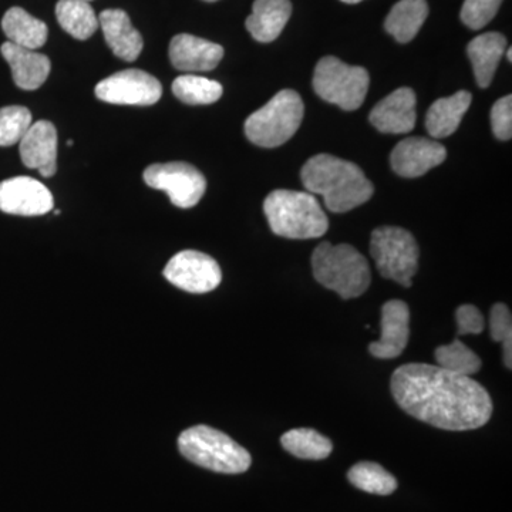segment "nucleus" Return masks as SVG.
Here are the masks:
<instances>
[{"label":"nucleus","instance_id":"f257e3e1","mask_svg":"<svg viewBox=\"0 0 512 512\" xmlns=\"http://www.w3.org/2000/svg\"><path fill=\"white\" fill-rule=\"evenodd\" d=\"M390 387L400 409L437 429L476 430L493 416V400L480 383L437 365L400 366Z\"/></svg>","mask_w":512,"mask_h":512},{"label":"nucleus","instance_id":"f03ea898","mask_svg":"<svg viewBox=\"0 0 512 512\" xmlns=\"http://www.w3.org/2000/svg\"><path fill=\"white\" fill-rule=\"evenodd\" d=\"M301 177L306 190L322 195L326 208L336 214L360 207L375 192L362 168L329 154L309 158L303 165Z\"/></svg>","mask_w":512,"mask_h":512},{"label":"nucleus","instance_id":"7ed1b4c3","mask_svg":"<svg viewBox=\"0 0 512 512\" xmlns=\"http://www.w3.org/2000/svg\"><path fill=\"white\" fill-rule=\"evenodd\" d=\"M264 211L269 227L278 237L313 239L328 232V217L311 192H271L264 202Z\"/></svg>","mask_w":512,"mask_h":512},{"label":"nucleus","instance_id":"20e7f679","mask_svg":"<svg viewBox=\"0 0 512 512\" xmlns=\"http://www.w3.org/2000/svg\"><path fill=\"white\" fill-rule=\"evenodd\" d=\"M312 269L320 285L338 293L345 301L362 296L372 281L367 259L348 244H319L313 251Z\"/></svg>","mask_w":512,"mask_h":512},{"label":"nucleus","instance_id":"39448f33","mask_svg":"<svg viewBox=\"0 0 512 512\" xmlns=\"http://www.w3.org/2000/svg\"><path fill=\"white\" fill-rule=\"evenodd\" d=\"M178 450L195 466L221 474H242L251 467L248 450L227 434L210 426H195L183 431Z\"/></svg>","mask_w":512,"mask_h":512},{"label":"nucleus","instance_id":"423d86ee","mask_svg":"<svg viewBox=\"0 0 512 512\" xmlns=\"http://www.w3.org/2000/svg\"><path fill=\"white\" fill-rule=\"evenodd\" d=\"M305 106L298 93L282 90L245 121V136L255 146L275 148L295 136L301 127Z\"/></svg>","mask_w":512,"mask_h":512},{"label":"nucleus","instance_id":"0eeeda50","mask_svg":"<svg viewBox=\"0 0 512 512\" xmlns=\"http://www.w3.org/2000/svg\"><path fill=\"white\" fill-rule=\"evenodd\" d=\"M370 254L383 278L404 288L412 286L419 268V245L409 231L399 227L376 228L370 238Z\"/></svg>","mask_w":512,"mask_h":512},{"label":"nucleus","instance_id":"6e6552de","mask_svg":"<svg viewBox=\"0 0 512 512\" xmlns=\"http://www.w3.org/2000/svg\"><path fill=\"white\" fill-rule=\"evenodd\" d=\"M369 84L366 69L349 66L333 56L320 59L313 74V90L320 99L345 111H355L362 106Z\"/></svg>","mask_w":512,"mask_h":512},{"label":"nucleus","instance_id":"1a4fd4ad","mask_svg":"<svg viewBox=\"0 0 512 512\" xmlns=\"http://www.w3.org/2000/svg\"><path fill=\"white\" fill-rule=\"evenodd\" d=\"M144 181L154 190L167 192L178 208L195 207L207 190L204 175L187 163L150 165L144 171Z\"/></svg>","mask_w":512,"mask_h":512},{"label":"nucleus","instance_id":"9d476101","mask_svg":"<svg viewBox=\"0 0 512 512\" xmlns=\"http://www.w3.org/2000/svg\"><path fill=\"white\" fill-rule=\"evenodd\" d=\"M161 94L163 87L156 77L137 69L113 74L96 86L101 101L119 106H153Z\"/></svg>","mask_w":512,"mask_h":512},{"label":"nucleus","instance_id":"9b49d317","mask_svg":"<svg viewBox=\"0 0 512 512\" xmlns=\"http://www.w3.org/2000/svg\"><path fill=\"white\" fill-rule=\"evenodd\" d=\"M164 276L177 288L190 293H208L222 281L220 265L210 255L198 251L180 252L164 269Z\"/></svg>","mask_w":512,"mask_h":512},{"label":"nucleus","instance_id":"f8f14e48","mask_svg":"<svg viewBox=\"0 0 512 512\" xmlns=\"http://www.w3.org/2000/svg\"><path fill=\"white\" fill-rule=\"evenodd\" d=\"M53 195L35 178L15 177L0 183V211L36 217L53 210Z\"/></svg>","mask_w":512,"mask_h":512},{"label":"nucleus","instance_id":"ddd939ff","mask_svg":"<svg viewBox=\"0 0 512 512\" xmlns=\"http://www.w3.org/2000/svg\"><path fill=\"white\" fill-rule=\"evenodd\" d=\"M447 158L443 144L423 137H409L400 141L390 156L394 173L404 178L421 177Z\"/></svg>","mask_w":512,"mask_h":512},{"label":"nucleus","instance_id":"4468645a","mask_svg":"<svg viewBox=\"0 0 512 512\" xmlns=\"http://www.w3.org/2000/svg\"><path fill=\"white\" fill-rule=\"evenodd\" d=\"M382 336L370 343V355L377 359H396L407 348L410 338V311L403 301H389L382 308Z\"/></svg>","mask_w":512,"mask_h":512},{"label":"nucleus","instance_id":"2eb2a0df","mask_svg":"<svg viewBox=\"0 0 512 512\" xmlns=\"http://www.w3.org/2000/svg\"><path fill=\"white\" fill-rule=\"evenodd\" d=\"M370 123L384 134H407L416 126V94L402 87L379 101L370 113Z\"/></svg>","mask_w":512,"mask_h":512},{"label":"nucleus","instance_id":"dca6fc26","mask_svg":"<svg viewBox=\"0 0 512 512\" xmlns=\"http://www.w3.org/2000/svg\"><path fill=\"white\" fill-rule=\"evenodd\" d=\"M23 164L39 171L45 178L53 177L57 170V131L50 121H37L20 140Z\"/></svg>","mask_w":512,"mask_h":512},{"label":"nucleus","instance_id":"f3484780","mask_svg":"<svg viewBox=\"0 0 512 512\" xmlns=\"http://www.w3.org/2000/svg\"><path fill=\"white\" fill-rule=\"evenodd\" d=\"M222 57V46L187 33L173 37L170 43L171 63L180 72H211L220 64Z\"/></svg>","mask_w":512,"mask_h":512},{"label":"nucleus","instance_id":"a211bd4d","mask_svg":"<svg viewBox=\"0 0 512 512\" xmlns=\"http://www.w3.org/2000/svg\"><path fill=\"white\" fill-rule=\"evenodd\" d=\"M2 56L12 70L13 82L22 90H37L49 77L52 64L49 57L36 50L6 42L0 47Z\"/></svg>","mask_w":512,"mask_h":512},{"label":"nucleus","instance_id":"6ab92c4d","mask_svg":"<svg viewBox=\"0 0 512 512\" xmlns=\"http://www.w3.org/2000/svg\"><path fill=\"white\" fill-rule=\"evenodd\" d=\"M99 23L104 39L114 55L126 62H134L143 52V37L133 25L130 16L121 9H107L100 13Z\"/></svg>","mask_w":512,"mask_h":512},{"label":"nucleus","instance_id":"aec40b11","mask_svg":"<svg viewBox=\"0 0 512 512\" xmlns=\"http://www.w3.org/2000/svg\"><path fill=\"white\" fill-rule=\"evenodd\" d=\"M291 15L289 0H255L245 26L256 42L271 43L281 35Z\"/></svg>","mask_w":512,"mask_h":512},{"label":"nucleus","instance_id":"412c9836","mask_svg":"<svg viewBox=\"0 0 512 512\" xmlns=\"http://www.w3.org/2000/svg\"><path fill=\"white\" fill-rule=\"evenodd\" d=\"M507 50V39L501 33L488 32L468 43L467 53L473 63L478 86L487 89L493 82L501 57Z\"/></svg>","mask_w":512,"mask_h":512},{"label":"nucleus","instance_id":"4be33fe9","mask_svg":"<svg viewBox=\"0 0 512 512\" xmlns=\"http://www.w3.org/2000/svg\"><path fill=\"white\" fill-rule=\"evenodd\" d=\"M471 94L461 90L431 104L426 117V130L433 138H446L456 133L464 114L470 109Z\"/></svg>","mask_w":512,"mask_h":512},{"label":"nucleus","instance_id":"5701e85b","mask_svg":"<svg viewBox=\"0 0 512 512\" xmlns=\"http://www.w3.org/2000/svg\"><path fill=\"white\" fill-rule=\"evenodd\" d=\"M2 29L13 45L37 50L45 45L49 29L22 8H10L2 19Z\"/></svg>","mask_w":512,"mask_h":512},{"label":"nucleus","instance_id":"b1692460","mask_svg":"<svg viewBox=\"0 0 512 512\" xmlns=\"http://www.w3.org/2000/svg\"><path fill=\"white\" fill-rule=\"evenodd\" d=\"M429 16L426 0H399L390 10L384 29L400 43L412 42Z\"/></svg>","mask_w":512,"mask_h":512},{"label":"nucleus","instance_id":"393cba45","mask_svg":"<svg viewBox=\"0 0 512 512\" xmlns=\"http://www.w3.org/2000/svg\"><path fill=\"white\" fill-rule=\"evenodd\" d=\"M56 16L63 30L77 40L89 39L100 26L92 6L84 0H59Z\"/></svg>","mask_w":512,"mask_h":512},{"label":"nucleus","instance_id":"a878e982","mask_svg":"<svg viewBox=\"0 0 512 512\" xmlns=\"http://www.w3.org/2000/svg\"><path fill=\"white\" fill-rule=\"evenodd\" d=\"M282 447L302 460H325L333 450L332 441L312 429H293L281 437Z\"/></svg>","mask_w":512,"mask_h":512},{"label":"nucleus","instance_id":"bb28decb","mask_svg":"<svg viewBox=\"0 0 512 512\" xmlns=\"http://www.w3.org/2000/svg\"><path fill=\"white\" fill-rule=\"evenodd\" d=\"M173 93L185 104L202 106V104H212L220 100L224 90L215 80L195 76V74H184L174 80Z\"/></svg>","mask_w":512,"mask_h":512},{"label":"nucleus","instance_id":"cd10ccee","mask_svg":"<svg viewBox=\"0 0 512 512\" xmlns=\"http://www.w3.org/2000/svg\"><path fill=\"white\" fill-rule=\"evenodd\" d=\"M350 483L365 493L390 495L396 491V478L384 470L380 464L372 461H362L350 468L348 473Z\"/></svg>","mask_w":512,"mask_h":512},{"label":"nucleus","instance_id":"c85d7f7f","mask_svg":"<svg viewBox=\"0 0 512 512\" xmlns=\"http://www.w3.org/2000/svg\"><path fill=\"white\" fill-rule=\"evenodd\" d=\"M437 366L457 375L473 376L480 372L481 359L463 342L456 339L450 345L440 346L434 352Z\"/></svg>","mask_w":512,"mask_h":512},{"label":"nucleus","instance_id":"c756f323","mask_svg":"<svg viewBox=\"0 0 512 512\" xmlns=\"http://www.w3.org/2000/svg\"><path fill=\"white\" fill-rule=\"evenodd\" d=\"M32 113L26 107L0 109V147L15 146L32 126Z\"/></svg>","mask_w":512,"mask_h":512},{"label":"nucleus","instance_id":"7c9ffc66","mask_svg":"<svg viewBox=\"0 0 512 512\" xmlns=\"http://www.w3.org/2000/svg\"><path fill=\"white\" fill-rule=\"evenodd\" d=\"M503 0H466L460 18L467 28L480 30L495 18Z\"/></svg>","mask_w":512,"mask_h":512},{"label":"nucleus","instance_id":"2f4dec72","mask_svg":"<svg viewBox=\"0 0 512 512\" xmlns=\"http://www.w3.org/2000/svg\"><path fill=\"white\" fill-rule=\"evenodd\" d=\"M491 127L498 140L508 141L512 137V97L505 96L495 101L491 109Z\"/></svg>","mask_w":512,"mask_h":512},{"label":"nucleus","instance_id":"473e14b6","mask_svg":"<svg viewBox=\"0 0 512 512\" xmlns=\"http://www.w3.org/2000/svg\"><path fill=\"white\" fill-rule=\"evenodd\" d=\"M490 335L494 342L512 339L511 311L504 303H495L490 312Z\"/></svg>","mask_w":512,"mask_h":512},{"label":"nucleus","instance_id":"72a5a7b5","mask_svg":"<svg viewBox=\"0 0 512 512\" xmlns=\"http://www.w3.org/2000/svg\"><path fill=\"white\" fill-rule=\"evenodd\" d=\"M457 335H480L484 330V316L474 305H463L456 312Z\"/></svg>","mask_w":512,"mask_h":512},{"label":"nucleus","instance_id":"f704fd0d","mask_svg":"<svg viewBox=\"0 0 512 512\" xmlns=\"http://www.w3.org/2000/svg\"><path fill=\"white\" fill-rule=\"evenodd\" d=\"M342 2L349 3V5H356V3L362 2V0H342Z\"/></svg>","mask_w":512,"mask_h":512},{"label":"nucleus","instance_id":"c9c22d12","mask_svg":"<svg viewBox=\"0 0 512 512\" xmlns=\"http://www.w3.org/2000/svg\"><path fill=\"white\" fill-rule=\"evenodd\" d=\"M507 57H508V62H511V60H512V57H511V47H508Z\"/></svg>","mask_w":512,"mask_h":512},{"label":"nucleus","instance_id":"e433bc0d","mask_svg":"<svg viewBox=\"0 0 512 512\" xmlns=\"http://www.w3.org/2000/svg\"><path fill=\"white\" fill-rule=\"evenodd\" d=\"M67 146H73V140L67 141Z\"/></svg>","mask_w":512,"mask_h":512},{"label":"nucleus","instance_id":"4c0bfd02","mask_svg":"<svg viewBox=\"0 0 512 512\" xmlns=\"http://www.w3.org/2000/svg\"><path fill=\"white\" fill-rule=\"evenodd\" d=\"M205 2H217V0H205Z\"/></svg>","mask_w":512,"mask_h":512},{"label":"nucleus","instance_id":"58836bf2","mask_svg":"<svg viewBox=\"0 0 512 512\" xmlns=\"http://www.w3.org/2000/svg\"><path fill=\"white\" fill-rule=\"evenodd\" d=\"M84 2H89V0H84Z\"/></svg>","mask_w":512,"mask_h":512}]
</instances>
